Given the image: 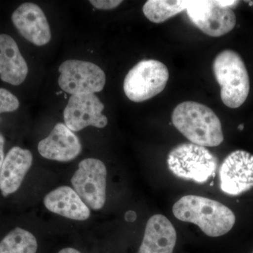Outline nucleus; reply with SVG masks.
I'll return each instance as SVG.
<instances>
[{"mask_svg":"<svg viewBox=\"0 0 253 253\" xmlns=\"http://www.w3.org/2000/svg\"><path fill=\"white\" fill-rule=\"evenodd\" d=\"M169 170L176 177L199 184L207 182L214 175L217 158L204 146L193 143L177 145L168 157Z\"/></svg>","mask_w":253,"mask_h":253,"instance_id":"obj_4","label":"nucleus"},{"mask_svg":"<svg viewBox=\"0 0 253 253\" xmlns=\"http://www.w3.org/2000/svg\"><path fill=\"white\" fill-rule=\"evenodd\" d=\"M220 189L230 196H239L253 188V155L236 150L228 155L219 168Z\"/></svg>","mask_w":253,"mask_h":253,"instance_id":"obj_9","label":"nucleus"},{"mask_svg":"<svg viewBox=\"0 0 253 253\" xmlns=\"http://www.w3.org/2000/svg\"><path fill=\"white\" fill-rule=\"evenodd\" d=\"M169 80V71L157 60H142L126 76L123 89L126 97L136 103L147 101L162 92Z\"/></svg>","mask_w":253,"mask_h":253,"instance_id":"obj_5","label":"nucleus"},{"mask_svg":"<svg viewBox=\"0 0 253 253\" xmlns=\"http://www.w3.org/2000/svg\"><path fill=\"white\" fill-rule=\"evenodd\" d=\"M186 11L195 26L211 37L224 36L236 24L234 11L220 6L218 1H188Z\"/></svg>","mask_w":253,"mask_h":253,"instance_id":"obj_8","label":"nucleus"},{"mask_svg":"<svg viewBox=\"0 0 253 253\" xmlns=\"http://www.w3.org/2000/svg\"><path fill=\"white\" fill-rule=\"evenodd\" d=\"M38 152L46 159L58 162H69L78 157L82 151L78 136L66 125L59 123L48 136L40 141Z\"/></svg>","mask_w":253,"mask_h":253,"instance_id":"obj_12","label":"nucleus"},{"mask_svg":"<svg viewBox=\"0 0 253 253\" xmlns=\"http://www.w3.org/2000/svg\"><path fill=\"white\" fill-rule=\"evenodd\" d=\"M58 253H81L78 250L73 249V248H66L61 250Z\"/></svg>","mask_w":253,"mask_h":253,"instance_id":"obj_22","label":"nucleus"},{"mask_svg":"<svg viewBox=\"0 0 253 253\" xmlns=\"http://www.w3.org/2000/svg\"><path fill=\"white\" fill-rule=\"evenodd\" d=\"M107 169L102 161L86 158L78 165L71 178L73 189L83 202L94 211L104 208L106 200Z\"/></svg>","mask_w":253,"mask_h":253,"instance_id":"obj_6","label":"nucleus"},{"mask_svg":"<svg viewBox=\"0 0 253 253\" xmlns=\"http://www.w3.org/2000/svg\"><path fill=\"white\" fill-rule=\"evenodd\" d=\"M59 85L71 95L94 94L104 89L106 78L101 68L82 60L64 61L59 68Z\"/></svg>","mask_w":253,"mask_h":253,"instance_id":"obj_7","label":"nucleus"},{"mask_svg":"<svg viewBox=\"0 0 253 253\" xmlns=\"http://www.w3.org/2000/svg\"><path fill=\"white\" fill-rule=\"evenodd\" d=\"M4 144L5 139L4 136L0 133V169H1L2 163L4 162Z\"/></svg>","mask_w":253,"mask_h":253,"instance_id":"obj_21","label":"nucleus"},{"mask_svg":"<svg viewBox=\"0 0 253 253\" xmlns=\"http://www.w3.org/2000/svg\"><path fill=\"white\" fill-rule=\"evenodd\" d=\"M104 105L95 94L72 95L63 111L65 125L73 131L86 126L104 128L108 118L102 112Z\"/></svg>","mask_w":253,"mask_h":253,"instance_id":"obj_10","label":"nucleus"},{"mask_svg":"<svg viewBox=\"0 0 253 253\" xmlns=\"http://www.w3.org/2000/svg\"><path fill=\"white\" fill-rule=\"evenodd\" d=\"M179 220L192 223L210 237H219L234 227L236 216L227 206L203 196L188 195L176 201L172 208Z\"/></svg>","mask_w":253,"mask_h":253,"instance_id":"obj_1","label":"nucleus"},{"mask_svg":"<svg viewBox=\"0 0 253 253\" xmlns=\"http://www.w3.org/2000/svg\"><path fill=\"white\" fill-rule=\"evenodd\" d=\"M38 249L36 236L20 227L10 231L0 242V253H36Z\"/></svg>","mask_w":253,"mask_h":253,"instance_id":"obj_17","label":"nucleus"},{"mask_svg":"<svg viewBox=\"0 0 253 253\" xmlns=\"http://www.w3.org/2000/svg\"><path fill=\"white\" fill-rule=\"evenodd\" d=\"M11 21L20 34L36 46H44L51 41L47 18L42 9L34 3L20 5L11 15Z\"/></svg>","mask_w":253,"mask_h":253,"instance_id":"obj_11","label":"nucleus"},{"mask_svg":"<svg viewBox=\"0 0 253 253\" xmlns=\"http://www.w3.org/2000/svg\"></svg>","mask_w":253,"mask_h":253,"instance_id":"obj_25","label":"nucleus"},{"mask_svg":"<svg viewBox=\"0 0 253 253\" xmlns=\"http://www.w3.org/2000/svg\"><path fill=\"white\" fill-rule=\"evenodd\" d=\"M176 232L171 221L163 214H155L147 221L138 253H173Z\"/></svg>","mask_w":253,"mask_h":253,"instance_id":"obj_14","label":"nucleus"},{"mask_svg":"<svg viewBox=\"0 0 253 253\" xmlns=\"http://www.w3.org/2000/svg\"><path fill=\"white\" fill-rule=\"evenodd\" d=\"M248 2H249L250 6H253V1H249Z\"/></svg>","mask_w":253,"mask_h":253,"instance_id":"obj_24","label":"nucleus"},{"mask_svg":"<svg viewBox=\"0 0 253 253\" xmlns=\"http://www.w3.org/2000/svg\"><path fill=\"white\" fill-rule=\"evenodd\" d=\"M188 1L148 0L143 6L144 16L151 22L161 23L185 11Z\"/></svg>","mask_w":253,"mask_h":253,"instance_id":"obj_18","label":"nucleus"},{"mask_svg":"<svg viewBox=\"0 0 253 253\" xmlns=\"http://www.w3.org/2000/svg\"><path fill=\"white\" fill-rule=\"evenodd\" d=\"M89 2L96 9L111 10L118 7L123 1L122 0H90Z\"/></svg>","mask_w":253,"mask_h":253,"instance_id":"obj_20","label":"nucleus"},{"mask_svg":"<svg viewBox=\"0 0 253 253\" xmlns=\"http://www.w3.org/2000/svg\"><path fill=\"white\" fill-rule=\"evenodd\" d=\"M44 207L51 212L76 221H85L91 212L73 188L61 186L50 191L43 199Z\"/></svg>","mask_w":253,"mask_h":253,"instance_id":"obj_15","label":"nucleus"},{"mask_svg":"<svg viewBox=\"0 0 253 253\" xmlns=\"http://www.w3.org/2000/svg\"><path fill=\"white\" fill-rule=\"evenodd\" d=\"M28 67L17 43L9 35H0V78L18 86L26 79Z\"/></svg>","mask_w":253,"mask_h":253,"instance_id":"obj_16","label":"nucleus"},{"mask_svg":"<svg viewBox=\"0 0 253 253\" xmlns=\"http://www.w3.org/2000/svg\"><path fill=\"white\" fill-rule=\"evenodd\" d=\"M33 154L29 150L14 146L5 156L0 169V191L4 197L19 189L33 165Z\"/></svg>","mask_w":253,"mask_h":253,"instance_id":"obj_13","label":"nucleus"},{"mask_svg":"<svg viewBox=\"0 0 253 253\" xmlns=\"http://www.w3.org/2000/svg\"><path fill=\"white\" fill-rule=\"evenodd\" d=\"M18 98L11 91L0 88V114L3 113L14 112L19 107Z\"/></svg>","mask_w":253,"mask_h":253,"instance_id":"obj_19","label":"nucleus"},{"mask_svg":"<svg viewBox=\"0 0 253 253\" xmlns=\"http://www.w3.org/2000/svg\"><path fill=\"white\" fill-rule=\"evenodd\" d=\"M172 122L176 129L193 144L215 147L224 141L220 120L206 105L194 101L178 104L173 111Z\"/></svg>","mask_w":253,"mask_h":253,"instance_id":"obj_2","label":"nucleus"},{"mask_svg":"<svg viewBox=\"0 0 253 253\" xmlns=\"http://www.w3.org/2000/svg\"><path fill=\"white\" fill-rule=\"evenodd\" d=\"M212 67L224 104L231 109L242 106L249 96L250 79L241 56L233 50H224L216 56Z\"/></svg>","mask_w":253,"mask_h":253,"instance_id":"obj_3","label":"nucleus"},{"mask_svg":"<svg viewBox=\"0 0 253 253\" xmlns=\"http://www.w3.org/2000/svg\"><path fill=\"white\" fill-rule=\"evenodd\" d=\"M238 129H239L240 131L244 130V124L239 125V126H238Z\"/></svg>","mask_w":253,"mask_h":253,"instance_id":"obj_23","label":"nucleus"}]
</instances>
